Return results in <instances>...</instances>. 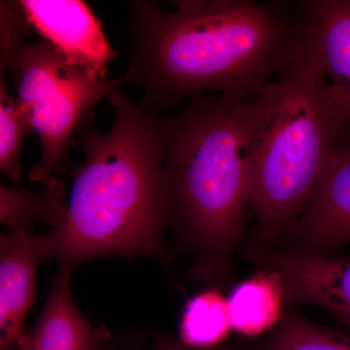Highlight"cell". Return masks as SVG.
Masks as SVG:
<instances>
[{"label": "cell", "instance_id": "8", "mask_svg": "<svg viewBox=\"0 0 350 350\" xmlns=\"http://www.w3.org/2000/svg\"><path fill=\"white\" fill-rule=\"evenodd\" d=\"M282 248L329 255L350 243V128L342 133L335 154L305 211L282 239Z\"/></svg>", "mask_w": 350, "mask_h": 350}, {"label": "cell", "instance_id": "1", "mask_svg": "<svg viewBox=\"0 0 350 350\" xmlns=\"http://www.w3.org/2000/svg\"><path fill=\"white\" fill-rule=\"evenodd\" d=\"M174 10L137 0L131 7L125 84L149 111L204 92L248 101L305 53L300 1L172 0Z\"/></svg>", "mask_w": 350, "mask_h": 350}, {"label": "cell", "instance_id": "16", "mask_svg": "<svg viewBox=\"0 0 350 350\" xmlns=\"http://www.w3.org/2000/svg\"><path fill=\"white\" fill-rule=\"evenodd\" d=\"M33 131L17 98L7 92V84L0 83V170L13 180L19 178L21 148L25 135Z\"/></svg>", "mask_w": 350, "mask_h": 350}, {"label": "cell", "instance_id": "5", "mask_svg": "<svg viewBox=\"0 0 350 350\" xmlns=\"http://www.w3.org/2000/svg\"><path fill=\"white\" fill-rule=\"evenodd\" d=\"M17 100L38 133L41 158L32 167L33 181H46L71 167L73 133L96 103L125 84L124 76L98 79L69 66L47 41L24 44L12 69Z\"/></svg>", "mask_w": 350, "mask_h": 350}, {"label": "cell", "instance_id": "18", "mask_svg": "<svg viewBox=\"0 0 350 350\" xmlns=\"http://www.w3.org/2000/svg\"><path fill=\"white\" fill-rule=\"evenodd\" d=\"M151 350H241L239 347H223L220 345L218 347L209 349H195V347H188L182 342H176L174 340H162L158 342Z\"/></svg>", "mask_w": 350, "mask_h": 350}, {"label": "cell", "instance_id": "6", "mask_svg": "<svg viewBox=\"0 0 350 350\" xmlns=\"http://www.w3.org/2000/svg\"><path fill=\"white\" fill-rule=\"evenodd\" d=\"M244 259L282 280L285 306H319L350 327V258L310 254L269 246L254 239Z\"/></svg>", "mask_w": 350, "mask_h": 350}, {"label": "cell", "instance_id": "10", "mask_svg": "<svg viewBox=\"0 0 350 350\" xmlns=\"http://www.w3.org/2000/svg\"><path fill=\"white\" fill-rule=\"evenodd\" d=\"M300 8L306 50L350 128V0H301Z\"/></svg>", "mask_w": 350, "mask_h": 350}, {"label": "cell", "instance_id": "4", "mask_svg": "<svg viewBox=\"0 0 350 350\" xmlns=\"http://www.w3.org/2000/svg\"><path fill=\"white\" fill-rule=\"evenodd\" d=\"M251 105L250 213L255 239L275 246L305 211L349 123L306 47Z\"/></svg>", "mask_w": 350, "mask_h": 350}, {"label": "cell", "instance_id": "9", "mask_svg": "<svg viewBox=\"0 0 350 350\" xmlns=\"http://www.w3.org/2000/svg\"><path fill=\"white\" fill-rule=\"evenodd\" d=\"M52 256L47 232L10 229L0 239V350H17L24 340L25 319L36 296V273Z\"/></svg>", "mask_w": 350, "mask_h": 350}, {"label": "cell", "instance_id": "11", "mask_svg": "<svg viewBox=\"0 0 350 350\" xmlns=\"http://www.w3.org/2000/svg\"><path fill=\"white\" fill-rule=\"evenodd\" d=\"M73 269L59 268L38 324L17 350H100L109 333L93 327L78 310L70 293Z\"/></svg>", "mask_w": 350, "mask_h": 350}, {"label": "cell", "instance_id": "3", "mask_svg": "<svg viewBox=\"0 0 350 350\" xmlns=\"http://www.w3.org/2000/svg\"><path fill=\"white\" fill-rule=\"evenodd\" d=\"M154 120L165 146L169 225L194 257L191 276L228 282L251 213V100L200 94L174 116L154 112Z\"/></svg>", "mask_w": 350, "mask_h": 350}, {"label": "cell", "instance_id": "12", "mask_svg": "<svg viewBox=\"0 0 350 350\" xmlns=\"http://www.w3.org/2000/svg\"><path fill=\"white\" fill-rule=\"evenodd\" d=\"M227 300L232 331L244 337L273 330L286 310L282 280L262 269L232 288Z\"/></svg>", "mask_w": 350, "mask_h": 350}, {"label": "cell", "instance_id": "13", "mask_svg": "<svg viewBox=\"0 0 350 350\" xmlns=\"http://www.w3.org/2000/svg\"><path fill=\"white\" fill-rule=\"evenodd\" d=\"M181 342L195 349L222 345L232 331L227 298L216 290L191 299L184 308L179 327Z\"/></svg>", "mask_w": 350, "mask_h": 350}, {"label": "cell", "instance_id": "17", "mask_svg": "<svg viewBox=\"0 0 350 350\" xmlns=\"http://www.w3.org/2000/svg\"><path fill=\"white\" fill-rule=\"evenodd\" d=\"M0 20V66L2 75L3 70H12L18 51L24 45L25 38L33 31V27L25 18L19 1H1Z\"/></svg>", "mask_w": 350, "mask_h": 350}, {"label": "cell", "instance_id": "7", "mask_svg": "<svg viewBox=\"0 0 350 350\" xmlns=\"http://www.w3.org/2000/svg\"><path fill=\"white\" fill-rule=\"evenodd\" d=\"M29 24L69 66L98 79H107L108 64L116 57L100 21L84 1L21 0Z\"/></svg>", "mask_w": 350, "mask_h": 350}, {"label": "cell", "instance_id": "15", "mask_svg": "<svg viewBox=\"0 0 350 350\" xmlns=\"http://www.w3.org/2000/svg\"><path fill=\"white\" fill-rule=\"evenodd\" d=\"M251 350H350V337L317 325L289 308L266 340Z\"/></svg>", "mask_w": 350, "mask_h": 350}, {"label": "cell", "instance_id": "14", "mask_svg": "<svg viewBox=\"0 0 350 350\" xmlns=\"http://www.w3.org/2000/svg\"><path fill=\"white\" fill-rule=\"evenodd\" d=\"M48 188L36 193L25 189L0 188V218L10 229L31 227L39 219L57 225L63 217V185L54 178L48 179Z\"/></svg>", "mask_w": 350, "mask_h": 350}, {"label": "cell", "instance_id": "2", "mask_svg": "<svg viewBox=\"0 0 350 350\" xmlns=\"http://www.w3.org/2000/svg\"><path fill=\"white\" fill-rule=\"evenodd\" d=\"M107 100L114 110L110 131L96 128L92 110L71 140L86 160L71 165L68 206L47 232L59 268L108 255L158 254L170 226L165 146L154 112L120 91Z\"/></svg>", "mask_w": 350, "mask_h": 350}]
</instances>
